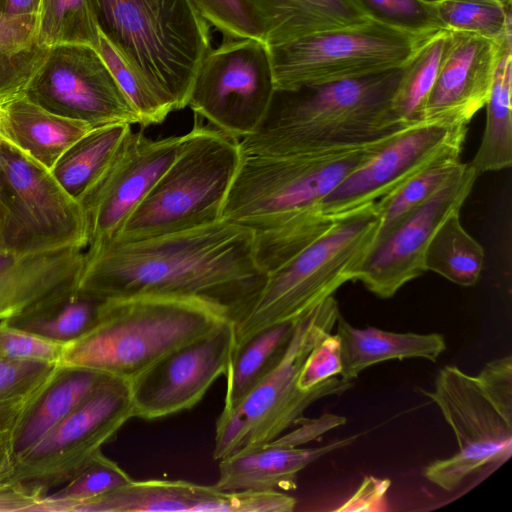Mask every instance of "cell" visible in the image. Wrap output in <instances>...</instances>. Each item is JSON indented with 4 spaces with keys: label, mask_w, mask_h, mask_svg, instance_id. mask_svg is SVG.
I'll return each mask as SVG.
<instances>
[{
    "label": "cell",
    "mask_w": 512,
    "mask_h": 512,
    "mask_svg": "<svg viewBox=\"0 0 512 512\" xmlns=\"http://www.w3.org/2000/svg\"><path fill=\"white\" fill-rule=\"evenodd\" d=\"M423 38L367 19L268 47L276 89L338 81L401 67Z\"/></svg>",
    "instance_id": "11"
},
{
    "label": "cell",
    "mask_w": 512,
    "mask_h": 512,
    "mask_svg": "<svg viewBox=\"0 0 512 512\" xmlns=\"http://www.w3.org/2000/svg\"><path fill=\"white\" fill-rule=\"evenodd\" d=\"M101 302L102 300L76 289L40 314L7 323L67 344L82 336L95 324Z\"/></svg>",
    "instance_id": "37"
},
{
    "label": "cell",
    "mask_w": 512,
    "mask_h": 512,
    "mask_svg": "<svg viewBox=\"0 0 512 512\" xmlns=\"http://www.w3.org/2000/svg\"><path fill=\"white\" fill-rule=\"evenodd\" d=\"M100 34L172 111L187 107L210 50L209 23L191 0H89Z\"/></svg>",
    "instance_id": "4"
},
{
    "label": "cell",
    "mask_w": 512,
    "mask_h": 512,
    "mask_svg": "<svg viewBox=\"0 0 512 512\" xmlns=\"http://www.w3.org/2000/svg\"><path fill=\"white\" fill-rule=\"evenodd\" d=\"M48 48L37 35V16L0 12V104L24 94Z\"/></svg>",
    "instance_id": "29"
},
{
    "label": "cell",
    "mask_w": 512,
    "mask_h": 512,
    "mask_svg": "<svg viewBox=\"0 0 512 512\" xmlns=\"http://www.w3.org/2000/svg\"><path fill=\"white\" fill-rule=\"evenodd\" d=\"M512 39L501 52L486 106L480 146L468 164L478 174L499 171L512 164Z\"/></svg>",
    "instance_id": "27"
},
{
    "label": "cell",
    "mask_w": 512,
    "mask_h": 512,
    "mask_svg": "<svg viewBox=\"0 0 512 512\" xmlns=\"http://www.w3.org/2000/svg\"><path fill=\"white\" fill-rule=\"evenodd\" d=\"M58 365L41 360L0 358V401L34 395L48 382Z\"/></svg>",
    "instance_id": "40"
},
{
    "label": "cell",
    "mask_w": 512,
    "mask_h": 512,
    "mask_svg": "<svg viewBox=\"0 0 512 512\" xmlns=\"http://www.w3.org/2000/svg\"><path fill=\"white\" fill-rule=\"evenodd\" d=\"M41 0H0V12L15 17L37 16Z\"/></svg>",
    "instance_id": "48"
},
{
    "label": "cell",
    "mask_w": 512,
    "mask_h": 512,
    "mask_svg": "<svg viewBox=\"0 0 512 512\" xmlns=\"http://www.w3.org/2000/svg\"><path fill=\"white\" fill-rule=\"evenodd\" d=\"M448 30L424 37L404 65V72L392 100L396 118L405 124L423 120L424 107L434 84L445 48Z\"/></svg>",
    "instance_id": "32"
},
{
    "label": "cell",
    "mask_w": 512,
    "mask_h": 512,
    "mask_svg": "<svg viewBox=\"0 0 512 512\" xmlns=\"http://www.w3.org/2000/svg\"><path fill=\"white\" fill-rule=\"evenodd\" d=\"M391 482L389 479L366 477L357 491L337 511H375L383 509V503Z\"/></svg>",
    "instance_id": "46"
},
{
    "label": "cell",
    "mask_w": 512,
    "mask_h": 512,
    "mask_svg": "<svg viewBox=\"0 0 512 512\" xmlns=\"http://www.w3.org/2000/svg\"><path fill=\"white\" fill-rule=\"evenodd\" d=\"M468 125L422 120L394 133L323 199L324 214L338 218L372 204L436 159L460 153Z\"/></svg>",
    "instance_id": "16"
},
{
    "label": "cell",
    "mask_w": 512,
    "mask_h": 512,
    "mask_svg": "<svg viewBox=\"0 0 512 512\" xmlns=\"http://www.w3.org/2000/svg\"><path fill=\"white\" fill-rule=\"evenodd\" d=\"M345 423V417L329 412L317 418H306L303 416L295 423L297 428L282 434L270 443L278 446L299 447Z\"/></svg>",
    "instance_id": "45"
},
{
    "label": "cell",
    "mask_w": 512,
    "mask_h": 512,
    "mask_svg": "<svg viewBox=\"0 0 512 512\" xmlns=\"http://www.w3.org/2000/svg\"><path fill=\"white\" fill-rule=\"evenodd\" d=\"M474 377L482 392L499 414L512 424L511 355L488 362Z\"/></svg>",
    "instance_id": "44"
},
{
    "label": "cell",
    "mask_w": 512,
    "mask_h": 512,
    "mask_svg": "<svg viewBox=\"0 0 512 512\" xmlns=\"http://www.w3.org/2000/svg\"><path fill=\"white\" fill-rule=\"evenodd\" d=\"M98 52L138 113L141 120V128L163 123L168 115L173 112L172 109L160 100L132 71L101 34Z\"/></svg>",
    "instance_id": "39"
},
{
    "label": "cell",
    "mask_w": 512,
    "mask_h": 512,
    "mask_svg": "<svg viewBox=\"0 0 512 512\" xmlns=\"http://www.w3.org/2000/svg\"><path fill=\"white\" fill-rule=\"evenodd\" d=\"M403 72L404 65L355 78L276 89L259 129L238 140L241 154L317 153L363 146L396 133L409 125L392 110Z\"/></svg>",
    "instance_id": "3"
},
{
    "label": "cell",
    "mask_w": 512,
    "mask_h": 512,
    "mask_svg": "<svg viewBox=\"0 0 512 512\" xmlns=\"http://www.w3.org/2000/svg\"><path fill=\"white\" fill-rule=\"evenodd\" d=\"M3 439H4V437H0V443L2 442Z\"/></svg>",
    "instance_id": "52"
},
{
    "label": "cell",
    "mask_w": 512,
    "mask_h": 512,
    "mask_svg": "<svg viewBox=\"0 0 512 512\" xmlns=\"http://www.w3.org/2000/svg\"><path fill=\"white\" fill-rule=\"evenodd\" d=\"M427 3H430V4H435L436 2L440 1V0H423Z\"/></svg>",
    "instance_id": "50"
},
{
    "label": "cell",
    "mask_w": 512,
    "mask_h": 512,
    "mask_svg": "<svg viewBox=\"0 0 512 512\" xmlns=\"http://www.w3.org/2000/svg\"><path fill=\"white\" fill-rule=\"evenodd\" d=\"M37 35L39 42L47 48L83 44L98 50L100 42L89 0H41Z\"/></svg>",
    "instance_id": "34"
},
{
    "label": "cell",
    "mask_w": 512,
    "mask_h": 512,
    "mask_svg": "<svg viewBox=\"0 0 512 512\" xmlns=\"http://www.w3.org/2000/svg\"><path fill=\"white\" fill-rule=\"evenodd\" d=\"M505 2L512 3V0H504Z\"/></svg>",
    "instance_id": "51"
},
{
    "label": "cell",
    "mask_w": 512,
    "mask_h": 512,
    "mask_svg": "<svg viewBox=\"0 0 512 512\" xmlns=\"http://www.w3.org/2000/svg\"><path fill=\"white\" fill-rule=\"evenodd\" d=\"M260 39L277 46L367 20L352 0H240Z\"/></svg>",
    "instance_id": "24"
},
{
    "label": "cell",
    "mask_w": 512,
    "mask_h": 512,
    "mask_svg": "<svg viewBox=\"0 0 512 512\" xmlns=\"http://www.w3.org/2000/svg\"><path fill=\"white\" fill-rule=\"evenodd\" d=\"M85 249L0 252V322L42 313L77 289Z\"/></svg>",
    "instance_id": "21"
},
{
    "label": "cell",
    "mask_w": 512,
    "mask_h": 512,
    "mask_svg": "<svg viewBox=\"0 0 512 512\" xmlns=\"http://www.w3.org/2000/svg\"><path fill=\"white\" fill-rule=\"evenodd\" d=\"M191 2L202 17L220 30L226 38L260 39L240 0H191Z\"/></svg>",
    "instance_id": "42"
},
{
    "label": "cell",
    "mask_w": 512,
    "mask_h": 512,
    "mask_svg": "<svg viewBox=\"0 0 512 512\" xmlns=\"http://www.w3.org/2000/svg\"><path fill=\"white\" fill-rule=\"evenodd\" d=\"M227 319L231 318L224 310L196 299L137 296L102 300L95 324L64 345L59 364L130 381Z\"/></svg>",
    "instance_id": "5"
},
{
    "label": "cell",
    "mask_w": 512,
    "mask_h": 512,
    "mask_svg": "<svg viewBox=\"0 0 512 512\" xmlns=\"http://www.w3.org/2000/svg\"><path fill=\"white\" fill-rule=\"evenodd\" d=\"M91 129L44 109L24 94L0 104V139L49 170Z\"/></svg>",
    "instance_id": "25"
},
{
    "label": "cell",
    "mask_w": 512,
    "mask_h": 512,
    "mask_svg": "<svg viewBox=\"0 0 512 512\" xmlns=\"http://www.w3.org/2000/svg\"><path fill=\"white\" fill-rule=\"evenodd\" d=\"M142 128L126 135L79 198L87 232L85 252L112 243L122 226L176 158L186 133L153 139Z\"/></svg>",
    "instance_id": "15"
},
{
    "label": "cell",
    "mask_w": 512,
    "mask_h": 512,
    "mask_svg": "<svg viewBox=\"0 0 512 512\" xmlns=\"http://www.w3.org/2000/svg\"><path fill=\"white\" fill-rule=\"evenodd\" d=\"M464 166L465 163L460 161V153L444 155L374 202L380 220L375 237L392 229L406 215L432 197Z\"/></svg>",
    "instance_id": "33"
},
{
    "label": "cell",
    "mask_w": 512,
    "mask_h": 512,
    "mask_svg": "<svg viewBox=\"0 0 512 512\" xmlns=\"http://www.w3.org/2000/svg\"><path fill=\"white\" fill-rule=\"evenodd\" d=\"M479 175L468 163L432 197L385 234L375 237L352 273V280L380 298H391L426 272L424 256L439 226L461 207Z\"/></svg>",
    "instance_id": "17"
},
{
    "label": "cell",
    "mask_w": 512,
    "mask_h": 512,
    "mask_svg": "<svg viewBox=\"0 0 512 512\" xmlns=\"http://www.w3.org/2000/svg\"><path fill=\"white\" fill-rule=\"evenodd\" d=\"M392 135L363 146L317 153L241 154L221 218L253 233L257 262L267 274L339 218L323 213V199Z\"/></svg>",
    "instance_id": "2"
},
{
    "label": "cell",
    "mask_w": 512,
    "mask_h": 512,
    "mask_svg": "<svg viewBox=\"0 0 512 512\" xmlns=\"http://www.w3.org/2000/svg\"><path fill=\"white\" fill-rule=\"evenodd\" d=\"M360 435L334 440L317 448L278 446L272 443L239 451L219 461L214 487L225 492L294 490L298 473Z\"/></svg>",
    "instance_id": "22"
},
{
    "label": "cell",
    "mask_w": 512,
    "mask_h": 512,
    "mask_svg": "<svg viewBox=\"0 0 512 512\" xmlns=\"http://www.w3.org/2000/svg\"><path fill=\"white\" fill-rule=\"evenodd\" d=\"M64 345L10 323L0 322V358L32 359L59 364Z\"/></svg>",
    "instance_id": "41"
},
{
    "label": "cell",
    "mask_w": 512,
    "mask_h": 512,
    "mask_svg": "<svg viewBox=\"0 0 512 512\" xmlns=\"http://www.w3.org/2000/svg\"><path fill=\"white\" fill-rule=\"evenodd\" d=\"M459 213H452L436 230L427 246L424 265L426 271L470 287L480 278L485 253L482 245L463 228Z\"/></svg>",
    "instance_id": "31"
},
{
    "label": "cell",
    "mask_w": 512,
    "mask_h": 512,
    "mask_svg": "<svg viewBox=\"0 0 512 512\" xmlns=\"http://www.w3.org/2000/svg\"><path fill=\"white\" fill-rule=\"evenodd\" d=\"M337 333L341 346L340 376L351 380L366 368L389 360L405 358L436 359L446 349L438 333H397L375 327L356 328L339 315Z\"/></svg>",
    "instance_id": "26"
},
{
    "label": "cell",
    "mask_w": 512,
    "mask_h": 512,
    "mask_svg": "<svg viewBox=\"0 0 512 512\" xmlns=\"http://www.w3.org/2000/svg\"><path fill=\"white\" fill-rule=\"evenodd\" d=\"M340 373V340L336 334L329 333L308 354L298 377V386L308 390Z\"/></svg>",
    "instance_id": "43"
},
{
    "label": "cell",
    "mask_w": 512,
    "mask_h": 512,
    "mask_svg": "<svg viewBox=\"0 0 512 512\" xmlns=\"http://www.w3.org/2000/svg\"><path fill=\"white\" fill-rule=\"evenodd\" d=\"M452 428L458 452L431 462L424 476L452 491L465 478L489 464L502 463L512 453V424L495 409L475 377L454 365L441 368L433 391H425Z\"/></svg>",
    "instance_id": "13"
},
{
    "label": "cell",
    "mask_w": 512,
    "mask_h": 512,
    "mask_svg": "<svg viewBox=\"0 0 512 512\" xmlns=\"http://www.w3.org/2000/svg\"><path fill=\"white\" fill-rule=\"evenodd\" d=\"M240 159L238 140L194 115L176 158L113 242L167 235L218 220Z\"/></svg>",
    "instance_id": "8"
},
{
    "label": "cell",
    "mask_w": 512,
    "mask_h": 512,
    "mask_svg": "<svg viewBox=\"0 0 512 512\" xmlns=\"http://www.w3.org/2000/svg\"><path fill=\"white\" fill-rule=\"evenodd\" d=\"M266 277L256 259L253 233L219 218L189 230L84 251L77 290L99 300H201L224 310L234 322Z\"/></svg>",
    "instance_id": "1"
},
{
    "label": "cell",
    "mask_w": 512,
    "mask_h": 512,
    "mask_svg": "<svg viewBox=\"0 0 512 512\" xmlns=\"http://www.w3.org/2000/svg\"><path fill=\"white\" fill-rule=\"evenodd\" d=\"M276 90L268 46L257 38L225 40L209 50L194 76L188 104L231 138L255 133Z\"/></svg>",
    "instance_id": "12"
},
{
    "label": "cell",
    "mask_w": 512,
    "mask_h": 512,
    "mask_svg": "<svg viewBox=\"0 0 512 512\" xmlns=\"http://www.w3.org/2000/svg\"><path fill=\"white\" fill-rule=\"evenodd\" d=\"M131 480L127 472L101 450L71 481L41 498L32 511H74L78 505L118 489Z\"/></svg>",
    "instance_id": "35"
},
{
    "label": "cell",
    "mask_w": 512,
    "mask_h": 512,
    "mask_svg": "<svg viewBox=\"0 0 512 512\" xmlns=\"http://www.w3.org/2000/svg\"><path fill=\"white\" fill-rule=\"evenodd\" d=\"M41 389L34 395L24 399L0 401V437H5L6 434L13 428L15 423L22 415L23 411L37 396Z\"/></svg>",
    "instance_id": "47"
},
{
    "label": "cell",
    "mask_w": 512,
    "mask_h": 512,
    "mask_svg": "<svg viewBox=\"0 0 512 512\" xmlns=\"http://www.w3.org/2000/svg\"><path fill=\"white\" fill-rule=\"evenodd\" d=\"M24 95L54 114L93 128L141 125L138 113L102 56L88 45L49 47Z\"/></svg>",
    "instance_id": "14"
},
{
    "label": "cell",
    "mask_w": 512,
    "mask_h": 512,
    "mask_svg": "<svg viewBox=\"0 0 512 512\" xmlns=\"http://www.w3.org/2000/svg\"><path fill=\"white\" fill-rule=\"evenodd\" d=\"M0 213L4 251L33 253L87 247L80 203L65 191L51 170L2 139Z\"/></svg>",
    "instance_id": "10"
},
{
    "label": "cell",
    "mask_w": 512,
    "mask_h": 512,
    "mask_svg": "<svg viewBox=\"0 0 512 512\" xmlns=\"http://www.w3.org/2000/svg\"><path fill=\"white\" fill-rule=\"evenodd\" d=\"M339 315L338 302L330 296L295 321L289 345L278 365L236 405L222 409L219 414L213 459L272 442L295 425L312 403L352 387L351 380L336 376L308 390L298 386L308 354L332 332Z\"/></svg>",
    "instance_id": "7"
},
{
    "label": "cell",
    "mask_w": 512,
    "mask_h": 512,
    "mask_svg": "<svg viewBox=\"0 0 512 512\" xmlns=\"http://www.w3.org/2000/svg\"><path fill=\"white\" fill-rule=\"evenodd\" d=\"M234 347L227 319L160 358L129 381L133 417L156 420L194 407L225 374Z\"/></svg>",
    "instance_id": "18"
},
{
    "label": "cell",
    "mask_w": 512,
    "mask_h": 512,
    "mask_svg": "<svg viewBox=\"0 0 512 512\" xmlns=\"http://www.w3.org/2000/svg\"><path fill=\"white\" fill-rule=\"evenodd\" d=\"M367 19L418 37L441 26L433 4L423 0H352Z\"/></svg>",
    "instance_id": "38"
},
{
    "label": "cell",
    "mask_w": 512,
    "mask_h": 512,
    "mask_svg": "<svg viewBox=\"0 0 512 512\" xmlns=\"http://www.w3.org/2000/svg\"><path fill=\"white\" fill-rule=\"evenodd\" d=\"M449 31L423 120L468 125L485 106L505 43Z\"/></svg>",
    "instance_id": "20"
},
{
    "label": "cell",
    "mask_w": 512,
    "mask_h": 512,
    "mask_svg": "<svg viewBox=\"0 0 512 512\" xmlns=\"http://www.w3.org/2000/svg\"><path fill=\"white\" fill-rule=\"evenodd\" d=\"M379 221L374 203L354 209L268 272L255 300L233 322L235 346L261 329L296 321L351 281L353 270L375 239Z\"/></svg>",
    "instance_id": "6"
},
{
    "label": "cell",
    "mask_w": 512,
    "mask_h": 512,
    "mask_svg": "<svg viewBox=\"0 0 512 512\" xmlns=\"http://www.w3.org/2000/svg\"><path fill=\"white\" fill-rule=\"evenodd\" d=\"M131 130L130 124L91 129L64 152L51 170L53 176L78 201Z\"/></svg>",
    "instance_id": "30"
},
{
    "label": "cell",
    "mask_w": 512,
    "mask_h": 512,
    "mask_svg": "<svg viewBox=\"0 0 512 512\" xmlns=\"http://www.w3.org/2000/svg\"><path fill=\"white\" fill-rule=\"evenodd\" d=\"M4 251L3 247V238H2V219H1V213H0V252Z\"/></svg>",
    "instance_id": "49"
},
{
    "label": "cell",
    "mask_w": 512,
    "mask_h": 512,
    "mask_svg": "<svg viewBox=\"0 0 512 512\" xmlns=\"http://www.w3.org/2000/svg\"><path fill=\"white\" fill-rule=\"evenodd\" d=\"M433 5L444 30L497 42L512 34V3L504 0H440Z\"/></svg>",
    "instance_id": "36"
},
{
    "label": "cell",
    "mask_w": 512,
    "mask_h": 512,
    "mask_svg": "<svg viewBox=\"0 0 512 512\" xmlns=\"http://www.w3.org/2000/svg\"><path fill=\"white\" fill-rule=\"evenodd\" d=\"M131 418L129 381L108 376L38 442L1 469L0 488L38 503L71 481Z\"/></svg>",
    "instance_id": "9"
},
{
    "label": "cell",
    "mask_w": 512,
    "mask_h": 512,
    "mask_svg": "<svg viewBox=\"0 0 512 512\" xmlns=\"http://www.w3.org/2000/svg\"><path fill=\"white\" fill-rule=\"evenodd\" d=\"M108 376L89 368L59 364L0 443V471L46 435Z\"/></svg>",
    "instance_id": "23"
},
{
    "label": "cell",
    "mask_w": 512,
    "mask_h": 512,
    "mask_svg": "<svg viewBox=\"0 0 512 512\" xmlns=\"http://www.w3.org/2000/svg\"><path fill=\"white\" fill-rule=\"evenodd\" d=\"M295 321L271 325L236 345L224 374L223 409L236 405L281 361L289 345Z\"/></svg>",
    "instance_id": "28"
},
{
    "label": "cell",
    "mask_w": 512,
    "mask_h": 512,
    "mask_svg": "<svg viewBox=\"0 0 512 512\" xmlns=\"http://www.w3.org/2000/svg\"><path fill=\"white\" fill-rule=\"evenodd\" d=\"M296 503L281 491L225 492L184 480L132 479L75 512H291Z\"/></svg>",
    "instance_id": "19"
}]
</instances>
